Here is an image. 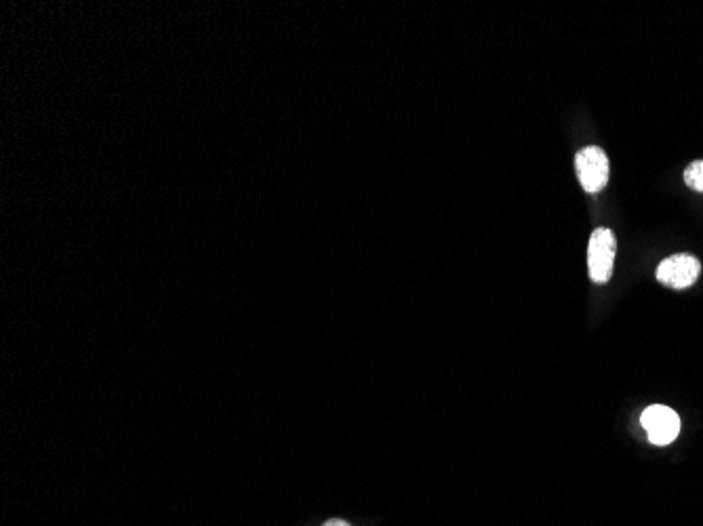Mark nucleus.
Returning a JSON list of instances; mask_svg holds the SVG:
<instances>
[{"instance_id": "obj_2", "label": "nucleus", "mask_w": 703, "mask_h": 526, "mask_svg": "<svg viewBox=\"0 0 703 526\" xmlns=\"http://www.w3.org/2000/svg\"><path fill=\"white\" fill-rule=\"evenodd\" d=\"M575 169L581 188L590 194L602 192L609 184V156L598 146H588L575 156Z\"/></svg>"}, {"instance_id": "obj_3", "label": "nucleus", "mask_w": 703, "mask_h": 526, "mask_svg": "<svg viewBox=\"0 0 703 526\" xmlns=\"http://www.w3.org/2000/svg\"><path fill=\"white\" fill-rule=\"evenodd\" d=\"M701 274V263L697 257L687 255V253H678V255H670L657 266V280L661 285L672 287V289H689L691 285H695L697 278Z\"/></svg>"}, {"instance_id": "obj_6", "label": "nucleus", "mask_w": 703, "mask_h": 526, "mask_svg": "<svg viewBox=\"0 0 703 526\" xmlns=\"http://www.w3.org/2000/svg\"><path fill=\"white\" fill-rule=\"evenodd\" d=\"M323 526H350L346 520H339V518H333V520H327Z\"/></svg>"}, {"instance_id": "obj_5", "label": "nucleus", "mask_w": 703, "mask_h": 526, "mask_svg": "<svg viewBox=\"0 0 703 526\" xmlns=\"http://www.w3.org/2000/svg\"><path fill=\"white\" fill-rule=\"evenodd\" d=\"M685 184L695 192L703 194V158L695 160L685 169Z\"/></svg>"}, {"instance_id": "obj_4", "label": "nucleus", "mask_w": 703, "mask_h": 526, "mask_svg": "<svg viewBox=\"0 0 703 526\" xmlns=\"http://www.w3.org/2000/svg\"><path fill=\"white\" fill-rule=\"evenodd\" d=\"M640 423L649 436V442L655 444V447H666V444L674 442L680 434L678 413L670 407H664V404H653V407L645 409Z\"/></svg>"}, {"instance_id": "obj_1", "label": "nucleus", "mask_w": 703, "mask_h": 526, "mask_svg": "<svg viewBox=\"0 0 703 526\" xmlns=\"http://www.w3.org/2000/svg\"><path fill=\"white\" fill-rule=\"evenodd\" d=\"M617 253V238L609 228H598L590 236L588 245V270L596 285H605L613 276Z\"/></svg>"}]
</instances>
